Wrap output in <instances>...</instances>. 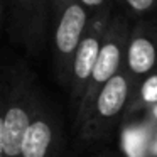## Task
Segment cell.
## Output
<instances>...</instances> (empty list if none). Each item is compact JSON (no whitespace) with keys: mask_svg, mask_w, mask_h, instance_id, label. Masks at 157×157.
I'll use <instances>...</instances> for the list:
<instances>
[{"mask_svg":"<svg viewBox=\"0 0 157 157\" xmlns=\"http://www.w3.org/2000/svg\"><path fill=\"white\" fill-rule=\"evenodd\" d=\"M133 90L135 85L123 66L96 96L81 125L73 130L78 149L105 145L113 139L123 123Z\"/></svg>","mask_w":157,"mask_h":157,"instance_id":"cell-1","label":"cell"},{"mask_svg":"<svg viewBox=\"0 0 157 157\" xmlns=\"http://www.w3.org/2000/svg\"><path fill=\"white\" fill-rule=\"evenodd\" d=\"M115 10L117 9H105V10L96 12L91 17V22H90L78 49H76L71 66V85H69L68 91L69 110H71L73 118L76 115V110L83 100L88 81L91 78V73L95 69L96 61H98L100 51H101L103 41L106 36V29H108L110 19Z\"/></svg>","mask_w":157,"mask_h":157,"instance_id":"cell-7","label":"cell"},{"mask_svg":"<svg viewBox=\"0 0 157 157\" xmlns=\"http://www.w3.org/2000/svg\"><path fill=\"white\" fill-rule=\"evenodd\" d=\"M117 9L125 12L132 22L157 14V0H117Z\"/></svg>","mask_w":157,"mask_h":157,"instance_id":"cell-11","label":"cell"},{"mask_svg":"<svg viewBox=\"0 0 157 157\" xmlns=\"http://www.w3.org/2000/svg\"><path fill=\"white\" fill-rule=\"evenodd\" d=\"M7 10H9V0H0V29L7 27Z\"/></svg>","mask_w":157,"mask_h":157,"instance_id":"cell-14","label":"cell"},{"mask_svg":"<svg viewBox=\"0 0 157 157\" xmlns=\"http://www.w3.org/2000/svg\"><path fill=\"white\" fill-rule=\"evenodd\" d=\"M21 157H68L61 110L41 91L32 122L24 137Z\"/></svg>","mask_w":157,"mask_h":157,"instance_id":"cell-6","label":"cell"},{"mask_svg":"<svg viewBox=\"0 0 157 157\" xmlns=\"http://www.w3.org/2000/svg\"><path fill=\"white\" fill-rule=\"evenodd\" d=\"M7 79H9V64L0 68V157H4V108L7 96Z\"/></svg>","mask_w":157,"mask_h":157,"instance_id":"cell-12","label":"cell"},{"mask_svg":"<svg viewBox=\"0 0 157 157\" xmlns=\"http://www.w3.org/2000/svg\"><path fill=\"white\" fill-rule=\"evenodd\" d=\"M130 31H132V21L125 12L117 9L110 19L105 41H103L101 51H100L98 61L91 73V78L88 81V86H86V91L73 118V130L78 128L81 122L86 118L91 105L95 103L96 96L101 93V90L106 86V83L125 66Z\"/></svg>","mask_w":157,"mask_h":157,"instance_id":"cell-4","label":"cell"},{"mask_svg":"<svg viewBox=\"0 0 157 157\" xmlns=\"http://www.w3.org/2000/svg\"><path fill=\"white\" fill-rule=\"evenodd\" d=\"M7 32L27 56H39L51 44V0H9Z\"/></svg>","mask_w":157,"mask_h":157,"instance_id":"cell-5","label":"cell"},{"mask_svg":"<svg viewBox=\"0 0 157 157\" xmlns=\"http://www.w3.org/2000/svg\"><path fill=\"white\" fill-rule=\"evenodd\" d=\"M42 88L24 63L9 64L4 108V157H21L24 137L32 122Z\"/></svg>","mask_w":157,"mask_h":157,"instance_id":"cell-2","label":"cell"},{"mask_svg":"<svg viewBox=\"0 0 157 157\" xmlns=\"http://www.w3.org/2000/svg\"><path fill=\"white\" fill-rule=\"evenodd\" d=\"M125 68L135 88L144 78L157 71V14L132 22Z\"/></svg>","mask_w":157,"mask_h":157,"instance_id":"cell-8","label":"cell"},{"mask_svg":"<svg viewBox=\"0 0 157 157\" xmlns=\"http://www.w3.org/2000/svg\"><path fill=\"white\" fill-rule=\"evenodd\" d=\"M154 106H157V71L149 75L147 78H144L139 83V86L133 90L128 108H127V113H125V118L133 117L137 113L149 112Z\"/></svg>","mask_w":157,"mask_h":157,"instance_id":"cell-10","label":"cell"},{"mask_svg":"<svg viewBox=\"0 0 157 157\" xmlns=\"http://www.w3.org/2000/svg\"><path fill=\"white\" fill-rule=\"evenodd\" d=\"M79 4L85 5L93 15L105 9H117V0H79Z\"/></svg>","mask_w":157,"mask_h":157,"instance_id":"cell-13","label":"cell"},{"mask_svg":"<svg viewBox=\"0 0 157 157\" xmlns=\"http://www.w3.org/2000/svg\"><path fill=\"white\" fill-rule=\"evenodd\" d=\"M91 157H123V155L118 154L117 150H112V149H101V150H98L96 154H93Z\"/></svg>","mask_w":157,"mask_h":157,"instance_id":"cell-15","label":"cell"},{"mask_svg":"<svg viewBox=\"0 0 157 157\" xmlns=\"http://www.w3.org/2000/svg\"><path fill=\"white\" fill-rule=\"evenodd\" d=\"M120 135L125 157H157V117L152 110L125 118Z\"/></svg>","mask_w":157,"mask_h":157,"instance_id":"cell-9","label":"cell"},{"mask_svg":"<svg viewBox=\"0 0 157 157\" xmlns=\"http://www.w3.org/2000/svg\"><path fill=\"white\" fill-rule=\"evenodd\" d=\"M93 14L79 0H51V56L52 75L66 93L71 85V66L76 49L91 22Z\"/></svg>","mask_w":157,"mask_h":157,"instance_id":"cell-3","label":"cell"}]
</instances>
